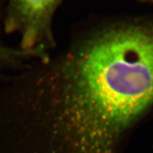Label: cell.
Returning <instances> with one entry per match:
<instances>
[{
    "label": "cell",
    "mask_w": 153,
    "mask_h": 153,
    "mask_svg": "<svg viewBox=\"0 0 153 153\" xmlns=\"http://www.w3.org/2000/svg\"><path fill=\"white\" fill-rule=\"evenodd\" d=\"M153 104V20L99 27L0 93V153H119Z\"/></svg>",
    "instance_id": "obj_1"
},
{
    "label": "cell",
    "mask_w": 153,
    "mask_h": 153,
    "mask_svg": "<svg viewBox=\"0 0 153 153\" xmlns=\"http://www.w3.org/2000/svg\"><path fill=\"white\" fill-rule=\"evenodd\" d=\"M60 0H10L5 30L20 35V47L28 50L42 47L48 50L55 45L53 16Z\"/></svg>",
    "instance_id": "obj_2"
},
{
    "label": "cell",
    "mask_w": 153,
    "mask_h": 153,
    "mask_svg": "<svg viewBox=\"0 0 153 153\" xmlns=\"http://www.w3.org/2000/svg\"><path fill=\"white\" fill-rule=\"evenodd\" d=\"M49 57L45 48L42 47L25 50L22 48H8L0 45V69L11 68L24 62L46 60Z\"/></svg>",
    "instance_id": "obj_3"
},
{
    "label": "cell",
    "mask_w": 153,
    "mask_h": 153,
    "mask_svg": "<svg viewBox=\"0 0 153 153\" xmlns=\"http://www.w3.org/2000/svg\"><path fill=\"white\" fill-rule=\"evenodd\" d=\"M142 1H146V2H153V0H142Z\"/></svg>",
    "instance_id": "obj_4"
}]
</instances>
